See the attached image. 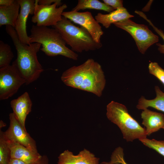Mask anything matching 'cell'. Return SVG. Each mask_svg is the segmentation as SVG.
<instances>
[{"label": "cell", "mask_w": 164, "mask_h": 164, "mask_svg": "<svg viewBox=\"0 0 164 164\" xmlns=\"http://www.w3.org/2000/svg\"><path fill=\"white\" fill-rule=\"evenodd\" d=\"M61 79L67 86L92 93L98 97L101 96L106 84L101 65L91 58L66 70Z\"/></svg>", "instance_id": "obj_1"}, {"label": "cell", "mask_w": 164, "mask_h": 164, "mask_svg": "<svg viewBox=\"0 0 164 164\" xmlns=\"http://www.w3.org/2000/svg\"><path fill=\"white\" fill-rule=\"evenodd\" d=\"M7 33L10 36L17 51L16 59L12 63L17 68L28 85L37 80L44 70L38 60L37 53L41 44L39 43L25 44L20 40L15 28L6 26Z\"/></svg>", "instance_id": "obj_2"}, {"label": "cell", "mask_w": 164, "mask_h": 164, "mask_svg": "<svg viewBox=\"0 0 164 164\" xmlns=\"http://www.w3.org/2000/svg\"><path fill=\"white\" fill-rule=\"evenodd\" d=\"M30 32V43H40L42 47L40 50L46 55H61L73 60H78V54L66 46L65 41L56 29L33 25Z\"/></svg>", "instance_id": "obj_3"}, {"label": "cell", "mask_w": 164, "mask_h": 164, "mask_svg": "<svg viewBox=\"0 0 164 164\" xmlns=\"http://www.w3.org/2000/svg\"><path fill=\"white\" fill-rule=\"evenodd\" d=\"M52 27L60 33L66 44L75 53L94 51L99 49L102 46L101 43L95 42L85 28L76 26L70 20L63 16L60 21Z\"/></svg>", "instance_id": "obj_4"}, {"label": "cell", "mask_w": 164, "mask_h": 164, "mask_svg": "<svg viewBox=\"0 0 164 164\" xmlns=\"http://www.w3.org/2000/svg\"><path fill=\"white\" fill-rule=\"evenodd\" d=\"M106 110L108 118L118 126L127 141L146 138L145 129L129 114L125 105L112 101L107 105Z\"/></svg>", "instance_id": "obj_5"}, {"label": "cell", "mask_w": 164, "mask_h": 164, "mask_svg": "<svg viewBox=\"0 0 164 164\" xmlns=\"http://www.w3.org/2000/svg\"><path fill=\"white\" fill-rule=\"evenodd\" d=\"M114 24L131 35L142 54H144L150 46L159 41V37L149 30L147 26L137 24L130 19Z\"/></svg>", "instance_id": "obj_6"}, {"label": "cell", "mask_w": 164, "mask_h": 164, "mask_svg": "<svg viewBox=\"0 0 164 164\" xmlns=\"http://www.w3.org/2000/svg\"><path fill=\"white\" fill-rule=\"evenodd\" d=\"M67 7L66 4L62 3H55L50 5H39L36 0L31 21L38 26H54L62 19V13Z\"/></svg>", "instance_id": "obj_7"}, {"label": "cell", "mask_w": 164, "mask_h": 164, "mask_svg": "<svg viewBox=\"0 0 164 164\" xmlns=\"http://www.w3.org/2000/svg\"><path fill=\"white\" fill-rule=\"evenodd\" d=\"M26 81L16 66L12 65L0 69V100L12 97Z\"/></svg>", "instance_id": "obj_8"}, {"label": "cell", "mask_w": 164, "mask_h": 164, "mask_svg": "<svg viewBox=\"0 0 164 164\" xmlns=\"http://www.w3.org/2000/svg\"><path fill=\"white\" fill-rule=\"evenodd\" d=\"M62 16L85 28L95 42L101 43V38L104 32L99 23L89 12H80L70 11L64 12Z\"/></svg>", "instance_id": "obj_9"}, {"label": "cell", "mask_w": 164, "mask_h": 164, "mask_svg": "<svg viewBox=\"0 0 164 164\" xmlns=\"http://www.w3.org/2000/svg\"><path fill=\"white\" fill-rule=\"evenodd\" d=\"M9 126L3 134L7 140L17 142L27 148L31 151L38 153L36 142L22 126L13 113L9 114Z\"/></svg>", "instance_id": "obj_10"}, {"label": "cell", "mask_w": 164, "mask_h": 164, "mask_svg": "<svg viewBox=\"0 0 164 164\" xmlns=\"http://www.w3.org/2000/svg\"><path fill=\"white\" fill-rule=\"evenodd\" d=\"M20 10L17 19L15 29L20 41L23 43L29 45L30 38L27 35L26 24L29 15L34 13L35 0H18Z\"/></svg>", "instance_id": "obj_11"}, {"label": "cell", "mask_w": 164, "mask_h": 164, "mask_svg": "<svg viewBox=\"0 0 164 164\" xmlns=\"http://www.w3.org/2000/svg\"><path fill=\"white\" fill-rule=\"evenodd\" d=\"M57 164H99V158L89 150L84 149L76 155L67 150L58 157Z\"/></svg>", "instance_id": "obj_12"}, {"label": "cell", "mask_w": 164, "mask_h": 164, "mask_svg": "<svg viewBox=\"0 0 164 164\" xmlns=\"http://www.w3.org/2000/svg\"><path fill=\"white\" fill-rule=\"evenodd\" d=\"M10 105L15 117L22 127L26 129V119L31 111L32 105L28 93L26 92L18 98L12 100Z\"/></svg>", "instance_id": "obj_13"}, {"label": "cell", "mask_w": 164, "mask_h": 164, "mask_svg": "<svg viewBox=\"0 0 164 164\" xmlns=\"http://www.w3.org/2000/svg\"><path fill=\"white\" fill-rule=\"evenodd\" d=\"M5 139L10 150L11 158L19 159L30 164L39 163L42 156L39 153L33 152L19 143Z\"/></svg>", "instance_id": "obj_14"}, {"label": "cell", "mask_w": 164, "mask_h": 164, "mask_svg": "<svg viewBox=\"0 0 164 164\" xmlns=\"http://www.w3.org/2000/svg\"><path fill=\"white\" fill-rule=\"evenodd\" d=\"M141 115L142 124L146 127L147 135L149 136L164 126V115L161 113L146 108L143 110Z\"/></svg>", "instance_id": "obj_15"}, {"label": "cell", "mask_w": 164, "mask_h": 164, "mask_svg": "<svg viewBox=\"0 0 164 164\" xmlns=\"http://www.w3.org/2000/svg\"><path fill=\"white\" fill-rule=\"evenodd\" d=\"M134 17L130 14L124 7L120 8L108 14L98 13L95 16L97 22L101 24L106 28H108L111 25L129 19Z\"/></svg>", "instance_id": "obj_16"}, {"label": "cell", "mask_w": 164, "mask_h": 164, "mask_svg": "<svg viewBox=\"0 0 164 164\" xmlns=\"http://www.w3.org/2000/svg\"><path fill=\"white\" fill-rule=\"evenodd\" d=\"M20 8L18 0L9 5H0V26L8 25L15 28Z\"/></svg>", "instance_id": "obj_17"}, {"label": "cell", "mask_w": 164, "mask_h": 164, "mask_svg": "<svg viewBox=\"0 0 164 164\" xmlns=\"http://www.w3.org/2000/svg\"><path fill=\"white\" fill-rule=\"evenodd\" d=\"M155 91L156 96L155 98L148 100L142 96L138 100L137 108L143 110L150 107L164 112V92L158 86H155Z\"/></svg>", "instance_id": "obj_18"}, {"label": "cell", "mask_w": 164, "mask_h": 164, "mask_svg": "<svg viewBox=\"0 0 164 164\" xmlns=\"http://www.w3.org/2000/svg\"><path fill=\"white\" fill-rule=\"evenodd\" d=\"M87 9L102 10L109 13L114 10L111 7L98 0H78L77 5L71 11L78 12Z\"/></svg>", "instance_id": "obj_19"}, {"label": "cell", "mask_w": 164, "mask_h": 164, "mask_svg": "<svg viewBox=\"0 0 164 164\" xmlns=\"http://www.w3.org/2000/svg\"><path fill=\"white\" fill-rule=\"evenodd\" d=\"M14 55L10 46L0 41V68L10 65Z\"/></svg>", "instance_id": "obj_20"}, {"label": "cell", "mask_w": 164, "mask_h": 164, "mask_svg": "<svg viewBox=\"0 0 164 164\" xmlns=\"http://www.w3.org/2000/svg\"><path fill=\"white\" fill-rule=\"evenodd\" d=\"M11 159V151L4 136L0 131V164H9Z\"/></svg>", "instance_id": "obj_21"}, {"label": "cell", "mask_w": 164, "mask_h": 164, "mask_svg": "<svg viewBox=\"0 0 164 164\" xmlns=\"http://www.w3.org/2000/svg\"><path fill=\"white\" fill-rule=\"evenodd\" d=\"M139 140L146 146L154 150L164 156V140L150 139L146 138Z\"/></svg>", "instance_id": "obj_22"}, {"label": "cell", "mask_w": 164, "mask_h": 164, "mask_svg": "<svg viewBox=\"0 0 164 164\" xmlns=\"http://www.w3.org/2000/svg\"><path fill=\"white\" fill-rule=\"evenodd\" d=\"M150 73L156 77L164 85V70L155 62H151L149 65Z\"/></svg>", "instance_id": "obj_23"}, {"label": "cell", "mask_w": 164, "mask_h": 164, "mask_svg": "<svg viewBox=\"0 0 164 164\" xmlns=\"http://www.w3.org/2000/svg\"><path fill=\"white\" fill-rule=\"evenodd\" d=\"M135 13L146 20L149 23V25L152 27L155 31L162 38L164 42V32L161 29H159L155 26L151 21L147 18L145 14L142 12L136 11ZM156 45L158 46V50L159 52L160 53L164 54V44H162L160 43H156Z\"/></svg>", "instance_id": "obj_24"}, {"label": "cell", "mask_w": 164, "mask_h": 164, "mask_svg": "<svg viewBox=\"0 0 164 164\" xmlns=\"http://www.w3.org/2000/svg\"><path fill=\"white\" fill-rule=\"evenodd\" d=\"M110 162L114 164H128L124 158L123 149L118 147L115 149L112 153Z\"/></svg>", "instance_id": "obj_25"}, {"label": "cell", "mask_w": 164, "mask_h": 164, "mask_svg": "<svg viewBox=\"0 0 164 164\" xmlns=\"http://www.w3.org/2000/svg\"><path fill=\"white\" fill-rule=\"evenodd\" d=\"M104 3L112 7L114 10L123 7V1L121 0H103Z\"/></svg>", "instance_id": "obj_26"}, {"label": "cell", "mask_w": 164, "mask_h": 164, "mask_svg": "<svg viewBox=\"0 0 164 164\" xmlns=\"http://www.w3.org/2000/svg\"><path fill=\"white\" fill-rule=\"evenodd\" d=\"M39 4L50 5L55 3H62L60 0H37Z\"/></svg>", "instance_id": "obj_27"}, {"label": "cell", "mask_w": 164, "mask_h": 164, "mask_svg": "<svg viewBox=\"0 0 164 164\" xmlns=\"http://www.w3.org/2000/svg\"><path fill=\"white\" fill-rule=\"evenodd\" d=\"M9 164H30L25 162L21 160L11 158Z\"/></svg>", "instance_id": "obj_28"}, {"label": "cell", "mask_w": 164, "mask_h": 164, "mask_svg": "<svg viewBox=\"0 0 164 164\" xmlns=\"http://www.w3.org/2000/svg\"><path fill=\"white\" fill-rule=\"evenodd\" d=\"M15 0H0V5L8 6L12 4Z\"/></svg>", "instance_id": "obj_29"}, {"label": "cell", "mask_w": 164, "mask_h": 164, "mask_svg": "<svg viewBox=\"0 0 164 164\" xmlns=\"http://www.w3.org/2000/svg\"><path fill=\"white\" fill-rule=\"evenodd\" d=\"M49 159L46 155L42 156L41 159L38 164H48Z\"/></svg>", "instance_id": "obj_30"}, {"label": "cell", "mask_w": 164, "mask_h": 164, "mask_svg": "<svg viewBox=\"0 0 164 164\" xmlns=\"http://www.w3.org/2000/svg\"><path fill=\"white\" fill-rule=\"evenodd\" d=\"M0 128H2V127H4V126H5V124L2 121V120H1L0 121Z\"/></svg>", "instance_id": "obj_31"}, {"label": "cell", "mask_w": 164, "mask_h": 164, "mask_svg": "<svg viewBox=\"0 0 164 164\" xmlns=\"http://www.w3.org/2000/svg\"><path fill=\"white\" fill-rule=\"evenodd\" d=\"M100 164H114L111 162L110 161L109 162H103L100 163Z\"/></svg>", "instance_id": "obj_32"}, {"label": "cell", "mask_w": 164, "mask_h": 164, "mask_svg": "<svg viewBox=\"0 0 164 164\" xmlns=\"http://www.w3.org/2000/svg\"><path fill=\"white\" fill-rule=\"evenodd\" d=\"M162 129H164V126L163 127Z\"/></svg>", "instance_id": "obj_33"}]
</instances>
